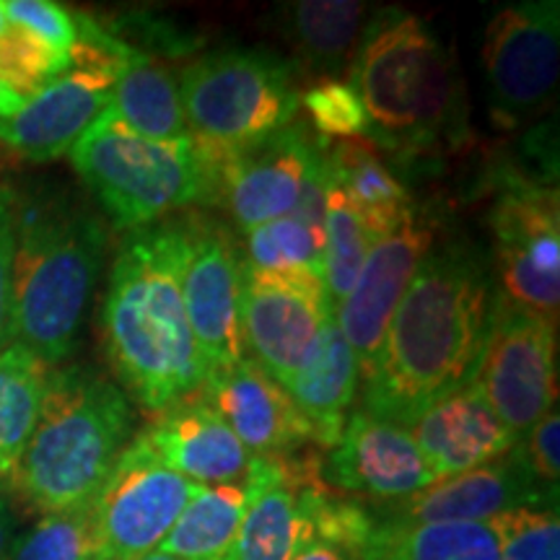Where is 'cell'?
Returning <instances> with one entry per match:
<instances>
[{
    "label": "cell",
    "instance_id": "cell-1",
    "mask_svg": "<svg viewBox=\"0 0 560 560\" xmlns=\"http://www.w3.org/2000/svg\"><path fill=\"white\" fill-rule=\"evenodd\" d=\"M495 293L478 252L462 244L431 249L392 314L380 359L361 382V410L408 429L431 402L470 384Z\"/></svg>",
    "mask_w": 560,
    "mask_h": 560
},
{
    "label": "cell",
    "instance_id": "cell-25",
    "mask_svg": "<svg viewBox=\"0 0 560 560\" xmlns=\"http://www.w3.org/2000/svg\"><path fill=\"white\" fill-rule=\"evenodd\" d=\"M359 0H299L283 9V30L314 75L335 79L353 62L371 26Z\"/></svg>",
    "mask_w": 560,
    "mask_h": 560
},
{
    "label": "cell",
    "instance_id": "cell-4",
    "mask_svg": "<svg viewBox=\"0 0 560 560\" xmlns=\"http://www.w3.org/2000/svg\"><path fill=\"white\" fill-rule=\"evenodd\" d=\"M132 439V405L102 371L60 363L11 486L42 516L86 503Z\"/></svg>",
    "mask_w": 560,
    "mask_h": 560
},
{
    "label": "cell",
    "instance_id": "cell-33",
    "mask_svg": "<svg viewBox=\"0 0 560 560\" xmlns=\"http://www.w3.org/2000/svg\"><path fill=\"white\" fill-rule=\"evenodd\" d=\"M499 560H560L558 506H522L490 520Z\"/></svg>",
    "mask_w": 560,
    "mask_h": 560
},
{
    "label": "cell",
    "instance_id": "cell-29",
    "mask_svg": "<svg viewBox=\"0 0 560 560\" xmlns=\"http://www.w3.org/2000/svg\"><path fill=\"white\" fill-rule=\"evenodd\" d=\"M247 509V486H200L179 514L161 552L177 560H226Z\"/></svg>",
    "mask_w": 560,
    "mask_h": 560
},
{
    "label": "cell",
    "instance_id": "cell-15",
    "mask_svg": "<svg viewBox=\"0 0 560 560\" xmlns=\"http://www.w3.org/2000/svg\"><path fill=\"white\" fill-rule=\"evenodd\" d=\"M325 143L327 140L312 138L304 122L293 120L289 128L236 151L202 149L213 164L219 202L247 234L296 208L306 172Z\"/></svg>",
    "mask_w": 560,
    "mask_h": 560
},
{
    "label": "cell",
    "instance_id": "cell-5",
    "mask_svg": "<svg viewBox=\"0 0 560 560\" xmlns=\"http://www.w3.org/2000/svg\"><path fill=\"white\" fill-rule=\"evenodd\" d=\"M348 83L369 115V136L397 151L425 149L441 132H452L462 115L452 52L412 13H376L350 62Z\"/></svg>",
    "mask_w": 560,
    "mask_h": 560
},
{
    "label": "cell",
    "instance_id": "cell-3",
    "mask_svg": "<svg viewBox=\"0 0 560 560\" xmlns=\"http://www.w3.org/2000/svg\"><path fill=\"white\" fill-rule=\"evenodd\" d=\"M107 226L86 202L62 190L16 195L11 342L50 366L79 346L107 257Z\"/></svg>",
    "mask_w": 560,
    "mask_h": 560
},
{
    "label": "cell",
    "instance_id": "cell-41",
    "mask_svg": "<svg viewBox=\"0 0 560 560\" xmlns=\"http://www.w3.org/2000/svg\"><path fill=\"white\" fill-rule=\"evenodd\" d=\"M9 32H11V21H9V16H5L3 0H0V39H3Z\"/></svg>",
    "mask_w": 560,
    "mask_h": 560
},
{
    "label": "cell",
    "instance_id": "cell-26",
    "mask_svg": "<svg viewBox=\"0 0 560 560\" xmlns=\"http://www.w3.org/2000/svg\"><path fill=\"white\" fill-rule=\"evenodd\" d=\"M330 153L332 187L366 221L376 240L392 234L408 219L412 200L380 153L363 140H340Z\"/></svg>",
    "mask_w": 560,
    "mask_h": 560
},
{
    "label": "cell",
    "instance_id": "cell-36",
    "mask_svg": "<svg viewBox=\"0 0 560 560\" xmlns=\"http://www.w3.org/2000/svg\"><path fill=\"white\" fill-rule=\"evenodd\" d=\"M532 478L545 488L558 490L560 478V416L558 405L537 420L514 446Z\"/></svg>",
    "mask_w": 560,
    "mask_h": 560
},
{
    "label": "cell",
    "instance_id": "cell-30",
    "mask_svg": "<svg viewBox=\"0 0 560 560\" xmlns=\"http://www.w3.org/2000/svg\"><path fill=\"white\" fill-rule=\"evenodd\" d=\"M376 242L380 240L366 226V221L332 187L330 200H327L325 229H322V283H325L327 304L332 306V312L353 289Z\"/></svg>",
    "mask_w": 560,
    "mask_h": 560
},
{
    "label": "cell",
    "instance_id": "cell-40",
    "mask_svg": "<svg viewBox=\"0 0 560 560\" xmlns=\"http://www.w3.org/2000/svg\"><path fill=\"white\" fill-rule=\"evenodd\" d=\"M24 96L16 94L9 83H5L3 79H0V120H5V117L16 115V112L24 107Z\"/></svg>",
    "mask_w": 560,
    "mask_h": 560
},
{
    "label": "cell",
    "instance_id": "cell-28",
    "mask_svg": "<svg viewBox=\"0 0 560 560\" xmlns=\"http://www.w3.org/2000/svg\"><path fill=\"white\" fill-rule=\"evenodd\" d=\"M359 560H499L490 524H402L374 520Z\"/></svg>",
    "mask_w": 560,
    "mask_h": 560
},
{
    "label": "cell",
    "instance_id": "cell-16",
    "mask_svg": "<svg viewBox=\"0 0 560 560\" xmlns=\"http://www.w3.org/2000/svg\"><path fill=\"white\" fill-rule=\"evenodd\" d=\"M436 231L418 208L392 234L371 247L353 289L335 310L342 338L353 350L361 382L374 369L397 304L408 291L412 276L433 249ZM361 387V384H359Z\"/></svg>",
    "mask_w": 560,
    "mask_h": 560
},
{
    "label": "cell",
    "instance_id": "cell-6",
    "mask_svg": "<svg viewBox=\"0 0 560 560\" xmlns=\"http://www.w3.org/2000/svg\"><path fill=\"white\" fill-rule=\"evenodd\" d=\"M68 156L104 213L125 234L149 229L190 206H219L213 164L195 140L159 143L104 115Z\"/></svg>",
    "mask_w": 560,
    "mask_h": 560
},
{
    "label": "cell",
    "instance_id": "cell-18",
    "mask_svg": "<svg viewBox=\"0 0 560 560\" xmlns=\"http://www.w3.org/2000/svg\"><path fill=\"white\" fill-rule=\"evenodd\" d=\"M322 480L342 495L389 503L408 499L439 478L408 429L359 408L350 412L338 444L322 459Z\"/></svg>",
    "mask_w": 560,
    "mask_h": 560
},
{
    "label": "cell",
    "instance_id": "cell-13",
    "mask_svg": "<svg viewBox=\"0 0 560 560\" xmlns=\"http://www.w3.org/2000/svg\"><path fill=\"white\" fill-rule=\"evenodd\" d=\"M179 223L185 236L182 299L208 374L247 355L242 340L244 260L223 223L195 213Z\"/></svg>",
    "mask_w": 560,
    "mask_h": 560
},
{
    "label": "cell",
    "instance_id": "cell-12",
    "mask_svg": "<svg viewBox=\"0 0 560 560\" xmlns=\"http://www.w3.org/2000/svg\"><path fill=\"white\" fill-rule=\"evenodd\" d=\"M198 488L166 467L143 433L132 436L94 495L96 560H138L159 550Z\"/></svg>",
    "mask_w": 560,
    "mask_h": 560
},
{
    "label": "cell",
    "instance_id": "cell-31",
    "mask_svg": "<svg viewBox=\"0 0 560 560\" xmlns=\"http://www.w3.org/2000/svg\"><path fill=\"white\" fill-rule=\"evenodd\" d=\"M247 255L252 270L322 280V240L291 213L247 231Z\"/></svg>",
    "mask_w": 560,
    "mask_h": 560
},
{
    "label": "cell",
    "instance_id": "cell-21",
    "mask_svg": "<svg viewBox=\"0 0 560 560\" xmlns=\"http://www.w3.org/2000/svg\"><path fill=\"white\" fill-rule=\"evenodd\" d=\"M408 431L439 480L501 459L520 444L472 382L431 402Z\"/></svg>",
    "mask_w": 560,
    "mask_h": 560
},
{
    "label": "cell",
    "instance_id": "cell-20",
    "mask_svg": "<svg viewBox=\"0 0 560 560\" xmlns=\"http://www.w3.org/2000/svg\"><path fill=\"white\" fill-rule=\"evenodd\" d=\"M322 478L317 446L255 457L247 478V509L226 560H291L301 537L299 493L306 482Z\"/></svg>",
    "mask_w": 560,
    "mask_h": 560
},
{
    "label": "cell",
    "instance_id": "cell-2",
    "mask_svg": "<svg viewBox=\"0 0 560 560\" xmlns=\"http://www.w3.org/2000/svg\"><path fill=\"white\" fill-rule=\"evenodd\" d=\"M179 221L130 231L117 249L102 306L109 363L130 400L151 416L200 395L206 366L182 299Z\"/></svg>",
    "mask_w": 560,
    "mask_h": 560
},
{
    "label": "cell",
    "instance_id": "cell-32",
    "mask_svg": "<svg viewBox=\"0 0 560 560\" xmlns=\"http://www.w3.org/2000/svg\"><path fill=\"white\" fill-rule=\"evenodd\" d=\"M5 560H96L94 499L42 516L13 540Z\"/></svg>",
    "mask_w": 560,
    "mask_h": 560
},
{
    "label": "cell",
    "instance_id": "cell-35",
    "mask_svg": "<svg viewBox=\"0 0 560 560\" xmlns=\"http://www.w3.org/2000/svg\"><path fill=\"white\" fill-rule=\"evenodd\" d=\"M3 9L19 32L73 60L79 47V13H70L52 0H3Z\"/></svg>",
    "mask_w": 560,
    "mask_h": 560
},
{
    "label": "cell",
    "instance_id": "cell-42",
    "mask_svg": "<svg viewBox=\"0 0 560 560\" xmlns=\"http://www.w3.org/2000/svg\"><path fill=\"white\" fill-rule=\"evenodd\" d=\"M138 560H177V558H172V556H166V552H161V550H153V552H149V556H143V558H138Z\"/></svg>",
    "mask_w": 560,
    "mask_h": 560
},
{
    "label": "cell",
    "instance_id": "cell-10",
    "mask_svg": "<svg viewBox=\"0 0 560 560\" xmlns=\"http://www.w3.org/2000/svg\"><path fill=\"white\" fill-rule=\"evenodd\" d=\"M475 387L509 431L524 436L558 405V325L495 293Z\"/></svg>",
    "mask_w": 560,
    "mask_h": 560
},
{
    "label": "cell",
    "instance_id": "cell-23",
    "mask_svg": "<svg viewBox=\"0 0 560 560\" xmlns=\"http://www.w3.org/2000/svg\"><path fill=\"white\" fill-rule=\"evenodd\" d=\"M359 363L330 312L310 359L299 369L289 387L293 402L310 423L317 450L330 452L338 444L350 416V405L359 395Z\"/></svg>",
    "mask_w": 560,
    "mask_h": 560
},
{
    "label": "cell",
    "instance_id": "cell-37",
    "mask_svg": "<svg viewBox=\"0 0 560 560\" xmlns=\"http://www.w3.org/2000/svg\"><path fill=\"white\" fill-rule=\"evenodd\" d=\"M16 190L0 185V350L11 342L13 249H16Z\"/></svg>",
    "mask_w": 560,
    "mask_h": 560
},
{
    "label": "cell",
    "instance_id": "cell-14",
    "mask_svg": "<svg viewBox=\"0 0 560 560\" xmlns=\"http://www.w3.org/2000/svg\"><path fill=\"white\" fill-rule=\"evenodd\" d=\"M332 306L325 283L314 276H272L244 260L242 340L249 359L272 382L289 389L310 359Z\"/></svg>",
    "mask_w": 560,
    "mask_h": 560
},
{
    "label": "cell",
    "instance_id": "cell-9",
    "mask_svg": "<svg viewBox=\"0 0 560 560\" xmlns=\"http://www.w3.org/2000/svg\"><path fill=\"white\" fill-rule=\"evenodd\" d=\"M501 296L556 322L560 312L558 187L520 172L501 177L488 213Z\"/></svg>",
    "mask_w": 560,
    "mask_h": 560
},
{
    "label": "cell",
    "instance_id": "cell-39",
    "mask_svg": "<svg viewBox=\"0 0 560 560\" xmlns=\"http://www.w3.org/2000/svg\"><path fill=\"white\" fill-rule=\"evenodd\" d=\"M13 540H16V514H13L9 499L0 493V560L9 556Z\"/></svg>",
    "mask_w": 560,
    "mask_h": 560
},
{
    "label": "cell",
    "instance_id": "cell-22",
    "mask_svg": "<svg viewBox=\"0 0 560 560\" xmlns=\"http://www.w3.org/2000/svg\"><path fill=\"white\" fill-rule=\"evenodd\" d=\"M143 436L166 467L195 486H223L247 478L249 450L200 397L161 412Z\"/></svg>",
    "mask_w": 560,
    "mask_h": 560
},
{
    "label": "cell",
    "instance_id": "cell-11",
    "mask_svg": "<svg viewBox=\"0 0 560 560\" xmlns=\"http://www.w3.org/2000/svg\"><path fill=\"white\" fill-rule=\"evenodd\" d=\"M560 5L524 0L493 13L482 37V75L493 120L520 128L548 107L560 75Z\"/></svg>",
    "mask_w": 560,
    "mask_h": 560
},
{
    "label": "cell",
    "instance_id": "cell-38",
    "mask_svg": "<svg viewBox=\"0 0 560 560\" xmlns=\"http://www.w3.org/2000/svg\"><path fill=\"white\" fill-rule=\"evenodd\" d=\"M291 560H359V556L330 540H322V537L306 529L304 522H301V537Z\"/></svg>",
    "mask_w": 560,
    "mask_h": 560
},
{
    "label": "cell",
    "instance_id": "cell-7",
    "mask_svg": "<svg viewBox=\"0 0 560 560\" xmlns=\"http://www.w3.org/2000/svg\"><path fill=\"white\" fill-rule=\"evenodd\" d=\"M179 94L192 140L215 151L289 128L301 104L296 68L268 50L200 55L182 73Z\"/></svg>",
    "mask_w": 560,
    "mask_h": 560
},
{
    "label": "cell",
    "instance_id": "cell-17",
    "mask_svg": "<svg viewBox=\"0 0 560 560\" xmlns=\"http://www.w3.org/2000/svg\"><path fill=\"white\" fill-rule=\"evenodd\" d=\"M380 522L402 524H488L499 514L522 506H558V490L545 488L532 478L516 450L475 470L436 480L408 499L389 503H366Z\"/></svg>",
    "mask_w": 560,
    "mask_h": 560
},
{
    "label": "cell",
    "instance_id": "cell-19",
    "mask_svg": "<svg viewBox=\"0 0 560 560\" xmlns=\"http://www.w3.org/2000/svg\"><path fill=\"white\" fill-rule=\"evenodd\" d=\"M198 397L226 420L255 457H278L314 446L310 423L289 389L272 382L249 355L208 371Z\"/></svg>",
    "mask_w": 560,
    "mask_h": 560
},
{
    "label": "cell",
    "instance_id": "cell-27",
    "mask_svg": "<svg viewBox=\"0 0 560 560\" xmlns=\"http://www.w3.org/2000/svg\"><path fill=\"white\" fill-rule=\"evenodd\" d=\"M50 371V363L21 342H9L0 350V488L11 486L19 470L37 425Z\"/></svg>",
    "mask_w": 560,
    "mask_h": 560
},
{
    "label": "cell",
    "instance_id": "cell-34",
    "mask_svg": "<svg viewBox=\"0 0 560 560\" xmlns=\"http://www.w3.org/2000/svg\"><path fill=\"white\" fill-rule=\"evenodd\" d=\"M301 107L322 140H361L371 132L366 109L361 96L348 81L322 79L301 94Z\"/></svg>",
    "mask_w": 560,
    "mask_h": 560
},
{
    "label": "cell",
    "instance_id": "cell-8",
    "mask_svg": "<svg viewBox=\"0 0 560 560\" xmlns=\"http://www.w3.org/2000/svg\"><path fill=\"white\" fill-rule=\"evenodd\" d=\"M130 47L79 13L73 68L26 96L16 115L0 120V143L21 159L47 164L68 156L75 143L107 115L117 70Z\"/></svg>",
    "mask_w": 560,
    "mask_h": 560
},
{
    "label": "cell",
    "instance_id": "cell-24",
    "mask_svg": "<svg viewBox=\"0 0 560 560\" xmlns=\"http://www.w3.org/2000/svg\"><path fill=\"white\" fill-rule=\"evenodd\" d=\"M107 117L120 128L159 143L177 145L192 140L177 75L136 50L128 52L117 70Z\"/></svg>",
    "mask_w": 560,
    "mask_h": 560
}]
</instances>
